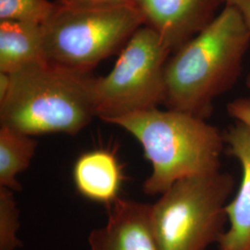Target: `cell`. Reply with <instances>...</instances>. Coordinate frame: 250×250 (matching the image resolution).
I'll return each instance as SVG.
<instances>
[{
	"instance_id": "cell-1",
	"label": "cell",
	"mask_w": 250,
	"mask_h": 250,
	"mask_svg": "<svg viewBox=\"0 0 250 250\" xmlns=\"http://www.w3.org/2000/svg\"><path fill=\"white\" fill-rule=\"evenodd\" d=\"M250 44V30L241 15L224 6L169 58L164 72V104L169 109L208 118L215 99L238 79Z\"/></svg>"
},
{
	"instance_id": "cell-2",
	"label": "cell",
	"mask_w": 250,
	"mask_h": 250,
	"mask_svg": "<svg viewBox=\"0 0 250 250\" xmlns=\"http://www.w3.org/2000/svg\"><path fill=\"white\" fill-rule=\"evenodd\" d=\"M10 86L0 102V126L34 136L74 135L97 116L90 72L42 62L10 72Z\"/></svg>"
},
{
	"instance_id": "cell-3",
	"label": "cell",
	"mask_w": 250,
	"mask_h": 250,
	"mask_svg": "<svg viewBox=\"0 0 250 250\" xmlns=\"http://www.w3.org/2000/svg\"><path fill=\"white\" fill-rule=\"evenodd\" d=\"M108 124L125 129L141 144L152 168L144 182L146 195H161L181 180L220 170L224 134L204 119L154 107Z\"/></svg>"
},
{
	"instance_id": "cell-4",
	"label": "cell",
	"mask_w": 250,
	"mask_h": 250,
	"mask_svg": "<svg viewBox=\"0 0 250 250\" xmlns=\"http://www.w3.org/2000/svg\"><path fill=\"white\" fill-rule=\"evenodd\" d=\"M42 24L47 62L90 72L122 51L144 25L134 3L106 8L69 7L57 3Z\"/></svg>"
},
{
	"instance_id": "cell-5",
	"label": "cell",
	"mask_w": 250,
	"mask_h": 250,
	"mask_svg": "<svg viewBox=\"0 0 250 250\" xmlns=\"http://www.w3.org/2000/svg\"><path fill=\"white\" fill-rule=\"evenodd\" d=\"M234 188L230 173L181 180L151 205L152 228L160 250H206L224 233L226 206Z\"/></svg>"
},
{
	"instance_id": "cell-6",
	"label": "cell",
	"mask_w": 250,
	"mask_h": 250,
	"mask_svg": "<svg viewBox=\"0 0 250 250\" xmlns=\"http://www.w3.org/2000/svg\"><path fill=\"white\" fill-rule=\"evenodd\" d=\"M170 54L151 28L140 27L120 52L113 69L95 80L97 117L108 123L164 103V72Z\"/></svg>"
},
{
	"instance_id": "cell-7",
	"label": "cell",
	"mask_w": 250,
	"mask_h": 250,
	"mask_svg": "<svg viewBox=\"0 0 250 250\" xmlns=\"http://www.w3.org/2000/svg\"><path fill=\"white\" fill-rule=\"evenodd\" d=\"M144 25L156 32L171 53L197 36L216 16L221 0H133Z\"/></svg>"
},
{
	"instance_id": "cell-8",
	"label": "cell",
	"mask_w": 250,
	"mask_h": 250,
	"mask_svg": "<svg viewBox=\"0 0 250 250\" xmlns=\"http://www.w3.org/2000/svg\"><path fill=\"white\" fill-rule=\"evenodd\" d=\"M108 208L107 224L90 232L89 250H160L151 205L119 198Z\"/></svg>"
},
{
	"instance_id": "cell-9",
	"label": "cell",
	"mask_w": 250,
	"mask_h": 250,
	"mask_svg": "<svg viewBox=\"0 0 250 250\" xmlns=\"http://www.w3.org/2000/svg\"><path fill=\"white\" fill-rule=\"evenodd\" d=\"M224 138L240 163L242 177L235 197L226 206L230 227L218 242L219 250H250V129L236 122Z\"/></svg>"
},
{
	"instance_id": "cell-10",
	"label": "cell",
	"mask_w": 250,
	"mask_h": 250,
	"mask_svg": "<svg viewBox=\"0 0 250 250\" xmlns=\"http://www.w3.org/2000/svg\"><path fill=\"white\" fill-rule=\"evenodd\" d=\"M72 178L83 197L109 207L120 198L125 176L115 153L99 148L81 155L74 163Z\"/></svg>"
},
{
	"instance_id": "cell-11",
	"label": "cell",
	"mask_w": 250,
	"mask_h": 250,
	"mask_svg": "<svg viewBox=\"0 0 250 250\" xmlns=\"http://www.w3.org/2000/svg\"><path fill=\"white\" fill-rule=\"evenodd\" d=\"M46 62L40 24L0 21V72H15L32 63Z\"/></svg>"
},
{
	"instance_id": "cell-12",
	"label": "cell",
	"mask_w": 250,
	"mask_h": 250,
	"mask_svg": "<svg viewBox=\"0 0 250 250\" xmlns=\"http://www.w3.org/2000/svg\"><path fill=\"white\" fill-rule=\"evenodd\" d=\"M37 142L33 136L7 126H0V188L21 189L17 176L29 167Z\"/></svg>"
},
{
	"instance_id": "cell-13",
	"label": "cell",
	"mask_w": 250,
	"mask_h": 250,
	"mask_svg": "<svg viewBox=\"0 0 250 250\" xmlns=\"http://www.w3.org/2000/svg\"><path fill=\"white\" fill-rule=\"evenodd\" d=\"M56 3L48 0H0V21H14L42 25Z\"/></svg>"
},
{
	"instance_id": "cell-14",
	"label": "cell",
	"mask_w": 250,
	"mask_h": 250,
	"mask_svg": "<svg viewBox=\"0 0 250 250\" xmlns=\"http://www.w3.org/2000/svg\"><path fill=\"white\" fill-rule=\"evenodd\" d=\"M20 211L13 191L0 188V250H15L21 246L17 236Z\"/></svg>"
},
{
	"instance_id": "cell-15",
	"label": "cell",
	"mask_w": 250,
	"mask_h": 250,
	"mask_svg": "<svg viewBox=\"0 0 250 250\" xmlns=\"http://www.w3.org/2000/svg\"><path fill=\"white\" fill-rule=\"evenodd\" d=\"M227 112L236 122L250 129V99H234L227 105Z\"/></svg>"
},
{
	"instance_id": "cell-16",
	"label": "cell",
	"mask_w": 250,
	"mask_h": 250,
	"mask_svg": "<svg viewBox=\"0 0 250 250\" xmlns=\"http://www.w3.org/2000/svg\"><path fill=\"white\" fill-rule=\"evenodd\" d=\"M57 3L79 8H106L133 3V0H56Z\"/></svg>"
},
{
	"instance_id": "cell-17",
	"label": "cell",
	"mask_w": 250,
	"mask_h": 250,
	"mask_svg": "<svg viewBox=\"0 0 250 250\" xmlns=\"http://www.w3.org/2000/svg\"><path fill=\"white\" fill-rule=\"evenodd\" d=\"M224 6L236 9L250 32V0H221Z\"/></svg>"
},
{
	"instance_id": "cell-18",
	"label": "cell",
	"mask_w": 250,
	"mask_h": 250,
	"mask_svg": "<svg viewBox=\"0 0 250 250\" xmlns=\"http://www.w3.org/2000/svg\"><path fill=\"white\" fill-rule=\"evenodd\" d=\"M10 86V74L0 72V102L6 98Z\"/></svg>"
},
{
	"instance_id": "cell-19",
	"label": "cell",
	"mask_w": 250,
	"mask_h": 250,
	"mask_svg": "<svg viewBox=\"0 0 250 250\" xmlns=\"http://www.w3.org/2000/svg\"><path fill=\"white\" fill-rule=\"evenodd\" d=\"M247 86L250 90V73L248 75V77H247Z\"/></svg>"
}]
</instances>
